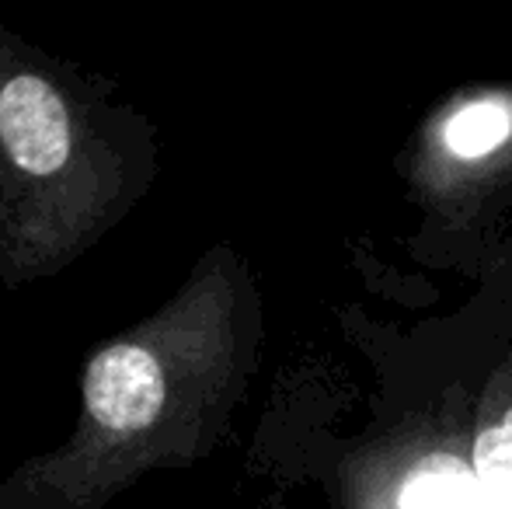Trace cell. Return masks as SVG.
<instances>
[{"instance_id": "6", "label": "cell", "mask_w": 512, "mask_h": 509, "mask_svg": "<svg viewBox=\"0 0 512 509\" xmlns=\"http://www.w3.org/2000/svg\"><path fill=\"white\" fill-rule=\"evenodd\" d=\"M467 509H512V499H499V496H492V492L478 489V496L471 499Z\"/></svg>"}, {"instance_id": "5", "label": "cell", "mask_w": 512, "mask_h": 509, "mask_svg": "<svg viewBox=\"0 0 512 509\" xmlns=\"http://www.w3.org/2000/svg\"><path fill=\"white\" fill-rule=\"evenodd\" d=\"M474 475L485 492L512 499V408L492 429L478 436L474 447Z\"/></svg>"}, {"instance_id": "3", "label": "cell", "mask_w": 512, "mask_h": 509, "mask_svg": "<svg viewBox=\"0 0 512 509\" xmlns=\"http://www.w3.org/2000/svg\"><path fill=\"white\" fill-rule=\"evenodd\" d=\"M478 475L453 457H429L422 468L411 471L401 489V509H467L478 496Z\"/></svg>"}, {"instance_id": "4", "label": "cell", "mask_w": 512, "mask_h": 509, "mask_svg": "<svg viewBox=\"0 0 512 509\" xmlns=\"http://www.w3.org/2000/svg\"><path fill=\"white\" fill-rule=\"evenodd\" d=\"M512 136V109L506 102H478L450 119L446 147L457 157H485Z\"/></svg>"}, {"instance_id": "1", "label": "cell", "mask_w": 512, "mask_h": 509, "mask_svg": "<svg viewBox=\"0 0 512 509\" xmlns=\"http://www.w3.org/2000/svg\"><path fill=\"white\" fill-rule=\"evenodd\" d=\"M157 129L0 21V283L60 276L143 203Z\"/></svg>"}, {"instance_id": "2", "label": "cell", "mask_w": 512, "mask_h": 509, "mask_svg": "<svg viewBox=\"0 0 512 509\" xmlns=\"http://www.w3.org/2000/svg\"><path fill=\"white\" fill-rule=\"evenodd\" d=\"M216 276H199L157 314L102 342L84 363L74 433L0 482V509H105L157 468L203 447L220 391Z\"/></svg>"}]
</instances>
